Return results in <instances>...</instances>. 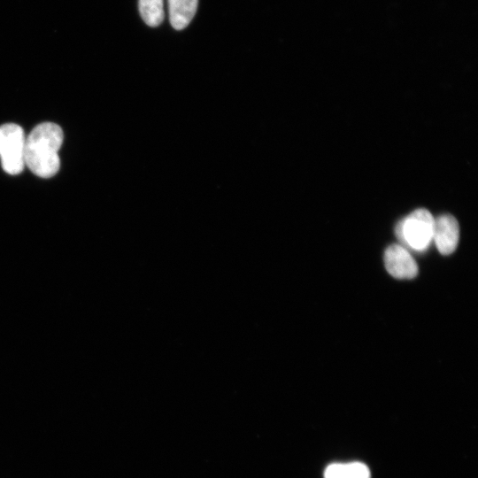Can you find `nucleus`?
<instances>
[{
	"label": "nucleus",
	"mask_w": 478,
	"mask_h": 478,
	"mask_svg": "<svg viewBox=\"0 0 478 478\" xmlns=\"http://www.w3.org/2000/svg\"><path fill=\"white\" fill-rule=\"evenodd\" d=\"M434 222L428 210L417 209L397 223L396 235L405 248L423 251L433 241Z\"/></svg>",
	"instance_id": "nucleus-2"
},
{
	"label": "nucleus",
	"mask_w": 478,
	"mask_h": 478,
	"mask_svg": "<svg viewBox=\"0 0 478 478\" xmlns=\"http://www.w3.org/2000/svg\"><path fill=\"white\" fill-rule=\"evenodd\" d=\"M163 0H139V12L150 27L159 26L165 17Z\"/></svg>",
	"instance_id": "nucleus-8"
},
{
	"label": "nucleus",
	"mask_w": 478,
	"mask_h": 478,
	"mask_svg": "<svg viewBox=\"0 0 478 478\" xmlns=\"http://www.w3.org/2000/svg\"><path fill=\"white\" fill-rule=\"evenodd\" d=\"M198 0H168L169 19L176 30L184 29L196 14Z\"/></svg>",
	"instance_id": "nucleus-6"
},
{
	"label": "nucleus",
	"mask_w": 478,
	"mask_h": 478,
	"mask_svg": "<svg viewBox=\"0 0 478 478\" xmlns=\"http://www.w3.org/2000/svg\"><path fill=\"white\" fill-rule=\"evenodd\" d=\"M384 264L388 273L397 279H412L418 274L416 261L401 244H392L386 249Z\"/></svg>",
	"instance_id": "nucleus-4"
},
{
	"label": "nucleus",
	"mask_w": 478,
	"mask_h": 478,
	"mask_svg": "<svg viewBox=\"0 0 478 478\" xmlns=\"http://www.w3.org/2000/svg\"><path fill=\"white\" fill-rule=\"evenodd\" d=\"M61 127L52 122L37 125L26 136L25 166L41 178H50L59 170L58 150L63 143Z\"/></svg>",
	"instance_id": "nucleus-1"
},
{
	"label": "nucleus",
	"mask_w": 478,
	"mask_h": 478,
	"mask_svg": "<svg viewBox=\"0 0 478 478\" xmlns=\"http://www.w3.org/2000/svg\"><path fill=\"white\" fill-rule=\"evenodd\" d=\"M324 478H371V474L361 462L334 463L326 467Z\"/></svg>",
	"instance_id": "nucleus-7"
},
{
	"label": "nucleus",
	"mask_w": 478,
	"mask_h": 478,
	"mask_svg": "<svg viewBox=\"0 0 478 478\" xmlns=\"http://www.w3.org/2000/svg\"><path fill=\"white\" fill-rule=\"evenodd\" d=\"M25 142L24 131L19 125L7 123L0 126V158L7 173H20L26 166Z\"/></svg>",
	"instance_id": "nucleus-3"
},
{
	"label": "nucleus",
	"mask_w": 478,
	"mask_h": 478,
	"mask_svg": "<svg viewBox=\"0 0 478 478\" xmlns=\"http://www.w3.org/2000/svg\"><path fill=\"white\" fill-rule=\"evenodd\" d=\"M459 239V223L452 215L443 214L435 219L433 241L441 254L452 253L458 246Z\"/></svg>",
	"instance_id": "nucleus-5"
}]
</instances>
